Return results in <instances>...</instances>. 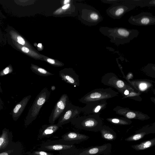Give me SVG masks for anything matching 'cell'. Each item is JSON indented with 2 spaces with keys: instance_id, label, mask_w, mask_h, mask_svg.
<instances>
[{
  "instance_id": "obj_5",
  "label": "cell",
  "mask_w": 155,
  "mask_h": 155,
  "mask_svg": "<svg viewBox=\"0 0 155 155\" xmlns=\"http://www.w3.org/2000/svg\"><path fill=\"white\" fill-rule=\"evenodd\" d=\"M101 82L104 85L116 89L123 96L124 91L126 90L140 93L131 85L126 81L119 78L112 72L107 73L104 75L101 79Z\"/></svg>"
},
{
  "instance_id": "obj_35",
  "label": "cell",
  "mask_w": 155,
  "mask_h": 155,
  "mask_svg": "<svg viewBox=\"0 0 155 155\" xmlns=\"http://www.w3.org/2000/svg\"><path fill=\"white\" fill-rule=\"evenodd\" d=\"M129 93V90H125L124 92V95L122 96L123 97L124 96H126L128 95Z\"/></svg>"
},
{
  "instance_id": "obj_24",
  "label": "cell",
  "mask_w": 155,
  "mask_h": 155,
  "mask_svg": "<svg viewBox=\"0 0 155 155\" xmlns=\"http://www.w3.org/2000/svg\"><path fill=\"white\" fill-rule=\"evenodd\" d=\"M155 145V138L145 141L140 143L132 145L131 147L137 151L144 150L150 148Z\"/></svg>"
},
{
  "instance_id": "obj_11",
  "label": "cell",
  "mask_w": 155,
  "mask_h": 155,
  "mask_svg": "<svg viewBox=\"0 0 155 155\" xmlns=\"http://www.w3.org/2000/svg\"><path fill=\"white\" fill-rule=\"evenodd\" d=\"M112 145L109 143L84 149L75 155H107L111 151Z\"/></svg>"
},
{
  "instance_id": "obj_4",
  "label": "cell",
  "mask_w": 155,
  "mask_h": 155,
  "mask_svg": "<svg viewBox=\"0 0 155 155\" xmlns=\"http://www.w3.org/2000/svg\"><path fill=\"white\" fill-rule=\"evenodd\" d=\"M119 92L111 88H97L87 93L79 100L81 103L86 104L93 101H101L113 98L118 96Z\"/></svg>"
},
{
  "instance_id": "obj_23",
  "label": "cell",
  "mask_w": 155,
  "mask_h": 155,
  "mask_svg": "<svg viewBox=\"0 0 155 155\" xmlns=\"http://www.w3.org/2000/svg\"><path fill=\"white\" fill-rule=\"evenodd\" d=\"M122 2L139 6L141 8L155 6V0H122Z\"/></svg>"
},
{
  "instance_id": "obj_22",
  "label": "cell",
  "mask_w": 155,
  "mask_h": 155,
  "mask_svg": "<svg viewBox=\"0 0 155 155\" xmlns=\"http://www.w3.org/2000/svg\"><path fill=\"white\" fill-rule=\"evenodd\" d=\"M99 131L101 133L102 138L106 140L114 141L117 138L116 133L108 126L102 125L99 129Z\"/></svg>"
},
{
  "instance_id": "obj_38",
  "label": "cell",
  "mask_w": 155,
  "mask_h": 155,
  "mask_svg": "<svg viewBox=\"0 0 155 155\" xmlns=\"http://www.w3.org/2000/svg\"><path fill=\"white\" fill-rule=\"evenodd\" d=\"M38 47L39 48H41L42 47V45L41 43H39L38 45Z\"/></svg>"
},
{
  "instance_id": "obj_13",
  "label": "cell",
  "mask_w": 155,
  "mask_h": 155,
  "mask_svg": "<svg viewBox=\"0 0 155 155\" xmlns=\"http://www.w3.org/2000/svg\"><path fill=\"white\" fill-rule=\"evenodd\" d=\"M155 133V123L147 125L136 131L135 134L125 139V141L130 142L139 140L146 135Z\"/></svg>"
},
{
  "instance_id": "obj_20",
  "label": "cell",
  "mask_w": 155,
  "mask_h": 155,
  "mask_svg": "<svg viewBox=\"0 0 155 155\" xmlns=\"http://www.w3.org/2000/svg\"><path fill=\"white\" fill-rule=\"evenodd\" d=\"M31 97V95L24 97L15 107L13 109L12 117L14 120H17L21 114Z\"/></svg>"
},
{
  "instance_id": "obj_16",
  "label": "cell",
  "mask_w": 155,
  "mask_h": 155,
  "mask_svg": "<svg viewBox=\"0 0 155 155\" xmlns=\"http://www.w3.org/2000/svg\"><path fill=\"white\" fill-rule=\"evenodd\" d=\"M72 144H67L62 143L59 140H55L45 143L41 145L39 150L48 151L68 150L74 148Z\"/></svg>"
},
{
  "instance_id": "obj_14",
  "label": "cell",
  "mask_w": 155,
  "mask_h": 155,
  "mask_svg": "<svg viewBox=\"0 0 155 155\" xmlns=\"http://www.w3.org/2000/svg\"><path fill=\"white\" fill-rule=\"evenodd\" d=\"M59 76L65 82L75 87L80 86L79 76L72 69H64L59 73Z\"/></svg>"
},
{
  "instance_id": "obj_2",
  "label": "cell",
  "mask_w": 155,
  "mask_h": 155,
  "mask_svg": "<svg viewBox=\"0 0 155 155\" xmlns=\"http://www.w3.org/2000/svg\"><path fill=\"white\" fill-rule=\"evenodd\" d=\"M100 114H91L73 118L71 122L76 127L85 130L97 132L103 125V121Z\"/></svg>"
},
{
  "instance_id": "obj_15",
  "label": "cell",
  "mask_w": 155,
  "mask_h": 155,
  "mask_svg": "<svg viewBox=\"0 0 155 155\" xmlns=\"http://www.w3.org/2000/svg\"><path fill=\"white\" fill-rule=\"evenodd\" d=\"M129 84L140 92H146L150 91L153 87V81L147 79H140L130 81L127 80Z\"/></svg>"
},
{
  "instance_id": "obj_40",
  "label": "cell",
  "mask_w": 155,
  "mask_h": 155,
  "mask_svg": "<svg viewBox=\"0 0 155 155\" xmlns=\"http://www.w3.org/2000/svg\"><path fill=\"white\" fill-rule=\"evenodd\" d=\"M110 155V154H108V155Z\"/></svg>"
},
{
  "instance_id": "obj_27",
  "label": "cell",
  "mask_w": 155,
  "mask_h": 155,
  "mask_svg": "<svg viewBox=\"0 0 155 155\" xmlns=\"http://www.w3.org/2000/svg\"><path fill=\"white\" fill-rule=\"evenodd\" d=\"M140 93H137L134 91H130L129 92V94L126 96L123 97L122 99L129 98L134 100L140 101L142 99L140 97Z\"/></svg>"
},
{
  "instance_id": "obj_30",
  "label": "cell",
  "mask_w": 155,
  "mask_h": 155,
  "mask_svg": "<svg viewBox=\"0 0 155 155\" xmlns=\"http://www.w3.org/2000/svg\"><path fill=\"white\" fill-rule=\"evenodd\" d=\"M10 71L9 67H7L5 68L2 72L0 73V76H3L7 74L10 72Z\"/></svg>"
},
{
  "instance_id": "obj_25",
  "label": "cell",
  "mask_w": 155,
  "mask_h": 155,
  "mask_svg": "<svg viewBox=\"0 0 155 155\" xmlns=\"http://www.w3.org/2000/svg\"><path fill=\"white\" fill-rule=\"evenodd\" d=\"M106 120L110 123L117 125H129L132 123L130 119L124 117H114L107 118Z\"/></svg>"
},
{
  "instance_id": "obj_6",
  "label": "cell",
  "mask_w": 155,
  "mask_h": 155,
  "mask_svg": "<svg viewBox=\"0 0 155 155\" xmlns=\"http://www.w3.org/2000/svg\"><path fill=\"white\" fill-rule=\"evenodd\" d=\"M136 6L124 2L112 4L106 10V13L114 19H120L126 13L134 9Z\"/></svg>"
},
{
  "instance_id": "obj_10",
  "label": "cell",
  "mask_w": 155,
  "mask_h": 155,
  "mask_svg": "<svg viewBox=\"0 0 155 155\" xmlns=\"http://www.w3.org/2000/svg\"><path fill=\"white\" fill-rule=\"evenodd\" d=\"M128 21L130 24L137 26L154 25L155 16L150 13L144 12L135 16H131Z\"/></svg>"
},
{
  "instance_id": "obj_37",
  "label": "cell",
  "mask_w": 155,
  "mask_h": 155,
  "mask_svg": "<svg viewBox=\"0 0 155 155\" xmlns=\"http://www.w3.org/2000/svg\"><path fill=\"white\" fill-rule=\"evenodd\" d=\"M55 89V87L54 86H52L51 87V90L54 91Z\"/></svg>"
},
{
  "instance_id": "obj_36",
  "label": "cell",
  "mask_w": 155,
  "mask_h": 155,
  "mask_svg": "<svg viewBox=\"0 0 155 155\" xmlns=\"http://www.w3.org/2000/svg\"><path fill=\"white\" fill-rule=\"evenodd\" d=\"M70 1V0H65L64 1V3L65 5L67 4Z\"/></svg>"
},
{
  "instance_id": "obj_32",
  "label": "cell",
  "mask_w": 155,
  "mask_h": 155,
  "mask_svg": "<svg viewBox=\"0 0 155 155\" xmlns=\"http://www.w3.org/2000/svg\"><path fill=\"white\" fill-rule=\"evenodd\" d=\"M47 61L49 64L52 65H56L55 61L52 59L48 58L47 59Z\"/></svg>"
},
{
  "instance_id": "obj_34",
  "label": "cell",
  "mask_w": 155,
  "mask_h": 155,
  "mask_svg": "<svg viewBox=\"0 0 155 155\" xmlns=\"http://www.w3.org/2000/svg\"><path fill=\"white\" fill-rule=\"evenodd\" d=\"M70 6V5L69 4H67L65 5H64L62 7V9H66L68 8Z\"/></svg>"
},
{
  "instance_id": "obj_31",
  "label": "cell",
  "mask_w": 155,
  "mask_h": 155,
  "mask_svg": "<svg viewBox=\"0 0 155 155\" xmlns=\"http://www.w3.org/2000/svg\"><path fill=\"white\" fill-rule=\"evenodd\" d=\"M17 41L18 42L23 45H25V41L20 36H18L17 37Z\"/></svg>"
},
{
  "instance_id": "obj_21",
  "label": "cell",
  "mask_w": 155,
  "mask_h": 155,
  "mask_svg": "<svg viewBox=\"0 0 155 155\" xmlns=\"http://www.w3.org/2000/svg\"><path fill=\"white\" fill-rule=\"evenodd\" d=\"M59 127L57 124H54L44 125L40 129L38 137L41 139L49 137L55 133Z\"/></svg>"
},
{
  "instance_id": "obj_9",
  "label": "cell",
  "mask_w": 155,
  "mask_h": 155,
  "mask_svg": "<svg viewBox=\"0 0 155 155\" xmlns=\"http://www.w3.org/2000/svg\"><path fill=\"white\" fill-rule=\"evenodd\" d=\"M70 102L66 94H63L56 102L49 117L50 124H54L55 121L61 116Z\"/></svg>"
},
{
  "instance_id": "obj_19",
  "label": "cell",
  "mask_w": 155,
  "mask_h": 155,
  "mask_svg": "<svg viewBox=\"0 0 155 155\" xmlns=\"http://www.w3.org/2000/svg\"><path fill=\"white\" fill-rule=\"evenodd\" d=\"M12 133L9 130L4 128L0 135V152L8 147L13 142Z\"/></svg>"
},
{
  "instance_id": "obj_7",
  "label": "cell",
  "mask_w": 155,
  "mask_h": 155,
  "mask_svg": "<svg viewBox=\"0 0 155 155\" xmlns=\"http://www.w3.org/2000/svg\"><path fill=\"white\" fill-rule=\"evenodd\" d=\"M82 112L81 107L69 102L65 110L59 117L57 124L60 127L71 122L72 120L79 116Z\"/></svg>"
},
{
  "instance_id": "obj_3",
  "label": "cell",
  "mask_w": 155,
  "mask_h": 155,
  "mask_svg": "<svg viewBox=\"0 0 155 155\" xmlns=\"http://www.w3.org/2000/svg\"><path fill=\"white\" fill-rule=\"evenodd\" d=\"M51 92L47 87L43 89L37 95L29 109L25 121V126H27L35 120L41 109L50 97Z\"/></svg>"
},
{
  "instance_id": "obj_39",
  "label": "cell",
  "mask_w": 155,
  "mask_h": 155,
  "mask_svg": "<svg viewBox=\"0 0 155 155\" xmlns=\"http://www.w3.org/2000/svg\"><path fill=\"white\" fill-rule=\"evenodd\" d=\"M2 89H1V86H0V92L1 93L2 92Z\"/></svg>"
},
{
  "instance_id": "obj_17",
  "label": "cell",
  "mask_w": 155,
  "mask_h": 155,
  "mask_svg": "<svg viewBox=\"0 0 155 155\" xmlns=\"http://www.w3.org/2000/svg\"><path fill=\"white\" fill-rule=\"evenodd\" d=\"M60 140L64 143L71 144L87 140L89 137L86 135L74 132H70L66 133L62 137Z\"/></svg>"
},
{
  "instance_id": "obj_26",
  "label": "cell",
  "mask_w": 155,
  "mask_h": 155,
  "mask_svg": "<svg viewBox=\"0 0 155 155\" xmlns=\"http://www.w3.org/2000/svg\"><path fill=\"white\" fill-rule=\"evenodd\" d=\"M32 71L36 74L42 76H48L54 75L45 69L34 66L32 67Z\"/></svg>"
},
{
  "instance_id": "obj_8",
  "label": "cell",
  "mask_w": 155,
  "mask_h": 155,
  "mask_svg": "<svg viewBox=\"0 0 155 155\" xmlns=\"http://www.w3.org/2000/svg\"><path fill=\"white\" fill-rule=\"evenodd\" d=\"M115 113L129 119H135L140 120H148L150 117L143 113L130 109L129 108L117 106L113 109Z\"/></svg>"
},
{
  "instance_id": "obj_29",
  "label": "cell",
  "mask_w": 155,
  "mask_h": 155,
  "mask_svg": "<svg viewBox=\"0 0 155 155\" xmlns=\"http://www.w3.org/2000/svg\"><path fill=\"white\" fill-rule=\"evenodd\" d=\"M101 1L105 3L113 4L122 2V0H102Z\"/></svg>"
},
{
  "instance_id": "obj_12",
  "label": "cell",
  "mask_w": 155,
  "mask_h": 155,
  "mask_svg": "<svg viewBox=\"0 0 155 155\" xmlns=\"http://www.w3.org/2000/svg\"><path fill=\"white\" fill-rule=\"evenodd\" d=\"M107 100L91 102L86 104L84 107H81L82 112L84 114H99L107 107Z\"/></svg>"
},
{
  "instance_id": "obj_33",
  "label": "cell",
  "mask_w": 155,
  "mask_h": 155,
  "mask_svg": "<svg viewBox=\"0 0 155 155\" xmlns=\"http://www.w3.org/2000/svg\"><path fill=\"white\" fill-rule=\"evenodd\" d=\"M21 50L23 52L25 53H28L29 51V49L24 46L22 48Z\"/></svg>"
},
{
  "instance_id": "obj_28",
  "label": "cell",
  "mask_w": 155,
  "mask_h": 155,
  "mask_svg": "<svg viewBox=\"0 0 155 155\" xmlns=\"http://www.w3.org/2000/svg\"><path fill=\"white\" fill-rule=\"evenodd\" d=\"M28 155H53L52 154L43 151H35L26 153Z\"/></svg>"
},
{
  "instance_id": "obj_1",
  "label": "cell",
  "mask_w": 155,
  "mask_h": 155,
  "mask_svg": "<svg viewBox=\"0 0 155 155\" xmlns=\"http://www.w3.org/2000/svg\"><path fill=\"white\" fill-rule=\"evenodd\" d=\"M99 31L110 39V41L117 45L130 42L137 37L139 33L136 29H128L123 27L110 28L101 27Z\"/></svg>"
},
{
  "instance_id": "obj_18",
  "label": "cell",
  "mask_w": 155,
  "mask_h": 155,
  "mask_svg": "<svg viewBox=\"0 0 155 155\" xmlns=\"http://www.w3.org/2000/svg\"><path fill=\"white\" fill-rule=\"evenodd\" d=\"M23 152L22 145L20 142H14L0 152V155H22Z\"/></svg>"
}]
</instances>
